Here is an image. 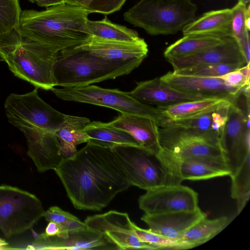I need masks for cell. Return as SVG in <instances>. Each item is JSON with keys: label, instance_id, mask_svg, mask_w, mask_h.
Listing matches in <instances>:
<instances>
[{"label": "cell", "instance_id": "obj_29", "mask_svg": "<svg viewBox=\"0 0 250 250\" xmlns=\"http://www.w3.org/2000/svg\"><path fill=\"white\" fill-rule=\"evenodd\" d=\"M224 38L203 34H188L168 46L164 55L167 59L195 54L221 43Z\"/></svg>", "mask_w": 250, "mask_h": 250}, {"label": "cell", "instance_id": "obj_7", "mask_svg": "<svg viewBox=\"0 0 250 250\" xmlns=\"http://www.w3.org/2000/svg\"><path fill=\"white\" fill-rule=\"evenodd\" d=\"M131 186L147 190L177 185L158 155L139 146L118 145L111 148Z\"/></svg>", "mask_w": 250, "mask_h": 250}, {"label": "cell", "instance_id": "obj_13", "mask_svg": "<svg viewBox=\"0 0 250 250\" xmlns=\"http://www.w3.org/2000/svg\"><path fill=\"white\" fill-rule=\"evenodd\" d=\"M139 208L147 214L191 211L199 208L198 194L181 184L165 185L146 190L138 200Z\"/></svg>", "mask_w": 250, "mask_h": 250}, {"label": "cell", "instance_id": "obj_26", "mask_svg": "<svg viewBox=\"0 0 250 250\" xmlns=\"http://www.w3.org/2000/svg\"><path fill=\"white\" fill-rule=\"evenodd\" d=\"M222 216L213 219L204 218L191 227L176 242L181 250L190 249L202 245L222 231L230 222Z\"/></svg>", "mask_w": 250, "mask_h": 250}, {"label": "cell", "instance_id": "obj_27", "mask_svg": "<svg viewBox=\"0 0 250 250\" xmlns=\"http://www.w3.org/2000/svg\"><path fill=\"white\" fill-rule=\"evenodd\" d=\"M228 102L231 101L225 99L207 98L156 107L166 119L174 121L195 117Z\"/></svg>", "mask_w": 250, "mask_h": 250}, {"label": "cell", "instance_id": "obj_14", "mask_svg": "<svg viewBox=\"0 0 250 250\" xmlns=\"http://www.w3.org/2000/svg\"><path fill=\"white\" fill-rule=\"evenodd\" d=\"M160 78L176 90L204 98H222L232 102L244 89L229 86L217 77L181 75L170 71Z\"/></svg>", "mask_w": 250, "mask_h": 250}, {"label": "cell", "instance_id": "obj_38", "mask_svg": "<svg viewBox=\"0 0 250 250\" xmlns=\"http://www.w3.org/2000/svg\"><path fill=\"white\" fill-rule=\"evenodd\" d=\"M73 215L65 211L58 207L53 206L45 211L43 215L48 222H53L62 224L67 220L73 217Z\"/></svg>", "mask_w": 250, "mask_h": 250}, {"label": "cell", "instance_id": "obj_16", "mask_svg": "<svg viewBox=\"0 0 250 250\" xmlns=\"http://www.w3.org/2000/svg\"><path fill=\"white\" fill-rule=\"evenodd\" d=\"M20 131L26 138L27 154L38 172L55 170L63 158L55 133L39 128H24Z\"/></svg>", "mask_w": 250, "mask_h": 250}, {"label": "cell", "instance_id": "obj_35", "mask_svg": "<svg viewBox=\"0 0 250 250\" xmlns=\"http://www.w3.org/2000/svg\"><path fill=\"white\" fill-rule=\"evenodd\" d=\"M126 0H64L65 3L81 7L88 12L109 14L119 10Z\"/></svg>", "mask_w": 250, "mask_h": 250}, {"label": "cell", "instance_id": "obj_10", "mask_svg": "<svg viewBox=\"0 0 250 250\" xmlns=\"http://www.w3.org/2000/svg\"><path fill=\"white\" fill-rule=\"evenodd\" d=\"M219 146L230 170L229 176L250 154V105L237 97L230 104Z\"/></svg>", "mask_w": 250, "mask_h": 250}, {"label": "cell", "instance_id": "obj_43", "mask_svg": "<svg viewBox=\"0 0 250 250\" xmlns=\"http://www.w3.org/2000/svg\"><path fill=\"white\" fill-rule=\"evenodd\" d=\"M238 1L241 2L246 5L249 4L250 0H238Z\"/></svg>", "mask_w": 250, "mask_h": 250}, {"label": "cell", "instance_id": "obj_30", "mask_svg": "<svg viewBox=\"0 0 250 250\" xmlns=\"http://www.w3.org/2000/svg\"><path fill=\"white\" fill-rule=\"evenodd\" d=\"M87 26L92 36L103 39L133 42L142 39L136 31L113 23L106 17L101 21L88 20Z\"/></svg>", "mask_w": 250, "mask_h": 250}, {"label": "cell", "instance_id": "obj_19", "mask_svg": "<svg viewBox=\"0 0 250 250\" xmlns=\"http://www.w3.org/2000/svg\"><path fill=\"white\" fill-rule=\"evenodd\" d=\"M159 157L167 167L175 184H181L184 180H207L230 174L224 162L191 158L174 160Z\"/></svg>", "mask_w": 250, "mask_h": 250}, {"label": "cell", "instance_id": "obj_18", "mask_svg": "<svg viewBox=\"0 0 250 250\" xmlns=\"http://www.w3.org/2000/svg\"><path fill=\"white\" fill-rule=\"evenodd\" d=\"M206 217L207 214L199 208L191 211L145 213L141 220L151 231L176 242L191 227Z\"/></svg>", "mask_w": 250, "mask_h": 250}, {"label": "cell", "instance_id": "obj_8", "mask_svg": "<svg viewBox=\"0 0 250 250\" xmlns=\"http://www.w3.org/2000/svg\"><path fill=\"white\" fill-rule=\"evenodd\" d=\"M4 106L9 123L19 130L39 128L55 133L64 121L65 114L42 100L36 88L23 94H10Z\"/></svg>", "mask_w": 250, "mask_h": 250}, {"label": "cell", "instance_id": "obj_36", "mask_svg": "<svg viewBox=\"0 0 250 250\" xmlns=\"http://www.w3.org/2000/svg\"><path fill=\"white\" fill-rule=\"evenodd\" d=\"M133 227L137 236L141 240L157 246L160 250H181L180 246L176 242L156 233L149 229L140 228L134 223Z\"/></svg>", "mask_w": 250, "mask_h": 250}, {"label": "cell", "instance_id": "obj_15", "mask_svg": "<svg viewBox=\"0 0 250 250\" xmlns=\"http://www.w3.org/2000/svg\"><path fill=\"white\" fill-rule=\"evenodd\" d=\"M29 247L36 250H119L104 234L87 227L70 232L65 237L41 234Z\"/></svg>", "mask_w": 250, "mask_h": 250}, {"label": "cell", "instance_id": "obj_9", "mask_svg": "<svg viewBox=\"0 0 250 250\" xmlns=\"http://www.w3.org/2000/svg\"><path fill=\"white\" fill-rule=\"evenodd\" d=\"M44 211L34 194L17 187L0 186V229L6 237L31 229Z\"/></svg>", "mask_w": 250, "mask_h": 250}, {"label": "cell", "instance_id": "obj_44", "mask_svg": "<svg viewBox=\"0 0 250 250\" xmlns=\"http://www.w3.org/2000/svg\"><path fill=\"white\" fill-rule=\"evenodd\" d=\"M2 61H3V58H2V57H1V55H0V62H2Z\"/></svg>", "mask_w": 250, "mask_h": 250}, {"label": "cell", "instance_id": "obj_34", "mask_svg": "<svg viewBox=\"0 0 250 250\" xmlns=\"http://www.w3.org/2000/svg\"><path fill=\"white\" fill-rule=\"evenodd\" d=\"M250 4L246 5L239 1L231 8L232 37L238 44L250 34L246 24L247 16L250 15Z\"/></svg>", "mask_w": 250, "mask_h": 250}, {"label": "cell", "instance_id": "obj_17", "mask_svg": "<svg viewBox=\"0 0 250 250\" xmlns=\"http://www.w3.org/2000/svg\"><path fill=\"white\" fill-rule=\"evenodd\" d=\"M167 60L173 70L206 64H248L238 42L232 37H225L221 43L199 53Z\"/></svg>", "mask_w": 250, "mask_h": 250}, {"label": "cell", "instance_id": "obj_37", "mask_svg": "<svg viewBox=\"0 0 250 250\" xmlns=\"http://www.w3.org/2000/svg\"><path fill=\"white\" fill-rule=\"evenodd\" d=\"M250 63L226 74L218 76L229 86L243 89L250 85Z\"/></svg>", "mask_w": 250, "mask_h": 250}, {"label": "cell", "instance_id": "obj_42", "mask_svg": "<svg viewBox=\"0 0 250 250\" xmlns=\"http://www.w3.org/2000/svg\"><path fill=\"white\" fill-rule=\"evenodd\" d=\"M8 245V244L5 240L0 238V249H7V247Z\"/></svg>", "mask_w": 250, "mask_h": 250}, {"label": "cell", "instance_id": "obj_20", "mask_svg": "<svg viewBox=\"0 0 250 250\" xmlns=\"http://www.w3.org/2000/svg\"><path fill=\"white\" fill-rule=\"evenodd\" d=\"M78 46L99 57L115 61H143L148 52L147 44L142 38L138 41L127 42L92 36L86 42Z\"/></svg>", "mask_w": 250, "mask_h": 250}, {"label": "cell", "instance_id": "obj_25", "mask_svg": "<svg viewBox=\"0 0 250 250\" xmlns=\"http://www.w3.org/2000/svg\"><path fill=\"white\" fill-rule=\"evenodd\" d=\"M90 122L86 117L65 115L64 121L55 132L63 158H69L77 152V146L89 139L84 128Z\"/></svg>", "mask_w": 250, "mask_h": 250}, {"label": "cell", "instance_id": "obj_33", "mask_svg": "<svg viewBox=\"0 0 250 250\" xmlns=\"http://www.w3.org/2000/svg\"><path fill=\"white\" fill-rule=\"evenodd\" d=\"M245 65L240 63L201 64L173 70L177 75L204 77H217Z\"/></svg>", "mask_w": 250, "mask_h": 250}, {"label": "cell", "instance_id": "obj_3", "mask_svg": "<svg viewBox=\"0 0 250 250\" xmlns=\"http://www.w3.org/2000/svg\"><path fill=\"white\" fill-rule=\"evenodd\" d=\"M143 61L106 60L78 45L58 52L54 66V75L56 86L71 87L86 85L127 75Z\"/></svg>", "mask_w": 250, "mask_h": 250}, {"label": "cell", "instance_id": "obj_11", "mask_svg": "<svg viewBox=\"0 0 250 250\" xmlns=\"http://www.w3.org/2000/svg\"><path fill=\"white\" fill-rule=\"evenodd\" d=\"M228 102L195 117L178 120L166 119L159 127L161 141L196 139L219 146L229 106Z\"/></svg>", "mask_w": 250, "mask_h": 250}, {"label": "cell", "instance_id": "obj_22", "mask_svg": "<svg viewBox=\"0 0 250 250\" xmlns=\"http://www.w3.org/2000/svg\"><path fill=\"white\" fill-rule=\"evenodd\" d=\"M160 143L162 150L158 155L161 157L174 160L199 159L226 163L218 146L201 140L177 139Z\"/></svg>", "mask_w": 250, "mask_h": 250}, {"label": "cell", "instance_id": "obj_28", "mask_svg": "<svg viewBox=\"0 0 250 250\" xmlns=\"http://www.w3.org/2000/svg\"><path fill=\"white\" fill-rule=\"evenodd\" d=\"M84 130L89 138L88 142L95 145L110 148L118 145L139 146L127 132L108 123L90 121Z\"/></svg>", "mask_w": 250, "mask_h": 250}, {"label": "cell", "instance_id": "obj_41", "mask_svg": "<svg viewBox=\"0 0 250 250\" xmlns=\"http://www.w3.org/2000/svg\"><path fill=\"white\" fill-rule=\"evenodd\" d=\"M29 1L36 2L40 6L47 8L65 3L64 0H29Z\"/></svg>", "mask_w": 250, "mask_h": 250}, {"label": "cell", "instance_id": "obj_24", "mask_svg": "<svg viewBox=\"0 0 250 250\" xmlns=\"http://www.w3.org/2000/svg\"><path fill=\"white\" fill-rule=\"evenodd\" d=\"M231 18L229 8L207 12L186 24L182 29L183 34H203L222 38L232 37Z\"/></svg>", "mask_w": 250, "mask_h": 250}, {"label": "cell", "instance_id": "obj_39", "mask_svg": "<svg viewBox=\"0 0 250 250\" xmlns=\"http://www.w3.org/2000/svg\"><path fill=\"white\" fill-rule=\"evenodd\" d=\"M60 225L61 232L60 235L58 236L62 237H66L70 232L79 230L87 227L84 222H82L75 216Z\"/></svg>", "mask_w": 250, "mask_h": 250}, {"label": "cell", "instance_id": "obj_6", "mask_svg": "<svg viewBox=\"0 0 250 250\" xmlns=\"http://www.w3.org/2000/svg\"><path fill=\"white\" fill-rule=\"evenodd\" d=\"M51 90L62 100L94 104L112 108L121 113L146 117L155 120L159 126L166 119L156 107L142 104L127 92L117 89L104 88L89 84L53 88Z\"/></svg>", "mask_w": 250, "mask_h": 250}, {"label": "cell", "instance_id": "obj_12", "mask_svg": "<svg viewBox=\"0 0 250 250\" xmlns=\"http://www.w3.org/2000/svg\"><path fill=\"white\" fill-rule=\"evenodd\" d=\"M84 223L90 229L106 236L119 250H160L155 245L141 240L137 236L127 213L110 210L88 216Z\"/></svg>", "mask_w": 250, "mask_h": 250}, {"label": "cell", "instance_id": "obj_32", "mask_svg": "<svg viewBox=\"0 0 250 250\" xmlns=\"http://www.w3.org/2000/svg\"><path fill=\"white\" fill-rule=\"evenodd\" d=\"M21 12L19 0H0V44L11 32L19 29Z\"/></svg>", "mask_w": 250, "mask_h": 250}, {"label": "cell", "instance_id": "obj_1", "mask_svg": "<svg viewBox=\"0 0 250 250\" xmlns=\"http://www.w3.org/2000/svg\"><path fill=\"white\" fill-rule=\"evenodd\" d=\"M54 170L77 209L100 211L131 186L112 149L89 142Z\"/></svg>", "mask_w": 250, "mask_h": 250}, {"label": "cell", "instance_id": "obj_23", "mask_svg": "<svg viewBox=\"0 0 250 250\" xmlns=\"http://www.w3.org/2000/svg\"><path fill=\"white\" fill-rule=\"evenodd\" d=\"M108 123L127 132L141 147L157 155L161 151L159 125L155 120L144 116L121 113Z\"/></svg>", "mask_w": 250, "mask_h": 250}, {"label": "cell", "instance_id": "obj_5", "mask_svg": "<svg viewBox=\"0 0 250 250\" xmlns=\"http://www.w3.org/2000/svg\"><path fill=\"white\" fill-rule=\"evenodd\" d=\"M197 9L191 0H140L124 18L149 35H170L193 21Z\"/></svg>", "mask_w": 250, "mask_h": 250}, {"label": "cell", "instance_id": "obj_31", "mask_svg": "<svg viewBox=\"0 0 250 250\" xmlns=\"http://www.w3.org/2000/svg\"><path fill=\"white\" fill-rule=\"evenodd\" d=\"M250 154L236 170L230 175L231 196L237 201V214L246 206L250 197Z\"/></svg>", "mask_w": 250, "mask_h": 250}, {"label": "cell", "instance_id": "obj_4", "mask_svg": "<svg viewBox=\"0 0 250 250\" xmlns=\"http://www.w3.org/2000/svg\"><path fill=\"white\" fill-rule=\"evenodd\" d=\"M9 45L0 54L17 77L37 89L51 90L56 86L54 66L60 50L54 47L24 38L16 30Z\"/></svg>", "mask_w": 250, "mask_h": 250}, {"label": "cell", "instance_id": "obj_40", "mask_svg": "<svg viewBox=\"0 0 250 250\" xmlns=\"http://www.w3.org/2000/svg\"><path fill=\"white\" fill-rule=\"evenodd\" d=\"M61 232L60 224L53 222H49L45 231L42 233L45 236H59Z\"/></svg>", "mask_w": 250, "mask_h": 250}, {"label": "cell", "instance_id": "obj_21", "mask_svg": "<svg viewBox=\"0 0 250 250\" xmlns=\"http://www.w3.org/2000/svg\"><path fill=\"white\" fill-rule=\"evenodd\" d=\"M127 93L142 104L156 107L204 98L176 90L160 77L137 83L135 88Z\"/></svg>", "mask_w": 250, "mask_h": 250}, {"label": "cell", "instance_id": "obj_2", "mask_svg": "<svg viewBox=\"0 0 250 250\" xmlns=\"http://www.w3.org/2000/svg\"><path fill=\"white\" fill-rule=\"evenodd\" d=\"M89 13L63 3L43 11H21L19 30L24 38L52 46L60 51L86 42L92 36L87 26Z\"/></svg>", "mask_w": 250, "mask_h": 250}]
</instances>
